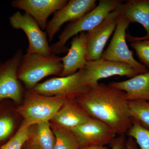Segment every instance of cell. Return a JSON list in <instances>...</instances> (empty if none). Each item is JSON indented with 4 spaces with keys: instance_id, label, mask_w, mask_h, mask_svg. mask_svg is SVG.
<instances>
[{
    "instance_id": "obj_1",
    "label": "cell",
    "mask_w": 149,
    "mask_h": 149,
    "mask_svg": "<svg viewBox=\"0 0 149 149\" xmlns=\"http://www.w3.org/2000/svg\"><path fill=\"white\" fill-rule=\"evenodd\" d=\"M75 100L91 117L117 135H125L132 125L125 93L117 88L99 83Z\"/></svg>"
},
{
    "instance_id": "obj_2",
    "label": "cell",
    "mask_w": 149,
    "mask_h": 149,
    "mask_svg": "<svg viewBox=\"0 0 149 149\" xmlns=\"http://www.w3.org/2000/svg\"><path fill=\"white\" fill-rule=\"evenodd\" d=\"M123 2L121 0H100L94 9L65 26L59 36L58 41L50 45L52 54L58 55L68 52L69 48L66 44L71 37L94 29Z\"/></svg>"
},
{
    "instance_id": "obj_3",
    "label": "cell",
    "mask_w": 149,
    "mask_h": 149,
    "mask_svg": "<svg viewBox=\"0 0 149 149\" xmlns=\"http://www.w3.org/2000/svg\"><path fill=\"white\" fill-rule=\"evenodd\" d=\"M63 70L62 57L52 54L45 56L39 54L24 55L17 71L19 80L29 90L38 83L52 75L60 76Z\"/></svg>"
},
{
    "instance_id": "obj_4",
    "label": "cell",
    "mask_w": 149,
    "mask_h": 149,
    "mask_svg": "<svg viewBox=\"0 0 149 149\" xmlns=\"http://www.w3.org/2000/svg\"><path fill=\"white\" fill-rule=\"evenodd\" d=\"M68 100L64 96L42 95L32 89L26 93L24 103L16 111L24 118L23 124L29 127L37 123L49 122Z\"/></svg>"
},
{
    "instance_id": "obj_5",
    "label": "cell",
    "mask_w": 149,
    "mask_h": 149,
    "mask_svg": "<svg viewBox=\"0 0 149 149\" xmlns=\"http://www.w3.org/2000/svg\"><path fill=\"white\" fill-rule=\"evenodd\" d=\"M89 88L81 69L69 76L54 77L38 83L32 90L42 95L64 96L68 100H72L77 98Z\"/></svg>"
},
{
    "instance_id": "obj_6",
    "label": "cell",
    "mask_w": 149,
    "mask_h": 149,
    "mask_svg": "<svg viewBox=\"0 0 149 149\" xmlns=\"http://www.w3.org/2000/svg\"><path fill=\"white\" fill-rule=\"evenodd\" d=\"M130 23L120 14L112 38L107 49L103 53L101 58L127 63L133 67L139 74L146 73L149 71L148 69L135 59L133 52L129 49L126 43V31Z\"/></svg>"
},
{
    "instance_id": "obj_7",
    "label": "cell",
    "mask_w": 149,
    "mask_h": 149,
    "mask_svg": "<svg viewBox=\"0 0 149 149\" xmlns=\"http://www.w3.org/2000/svg\"><path fill=\"white\" fill-rule=\"evenodd\" d=\"M9 22L13 28L22 29L27 35L29 42L27 54H39L45 56L52 54L47 33L43 31L32 17L25 13L22 14L17 11L10 17Z\"/></svg>"
},
{
    "instance_id": "obj_8",
    "label": "cell",
    "mask_w": 149,
    "mask_h": 149,
    "mask_svg": "<svg viewBox=\"0 0 149 149\" xmlns=\"http://www.w3.org/2000/svg\"><path fill=\"white\" fill-rule=\"evenodd\" d=\"M83 77L89 88L98 84L99 80L118 75L130 78L139 74L136 69L127 63L101 58L87 61L82 69Z\"/></svg>"
},
{
    "instance_id": "obj_9",
    "label": "cell",
    "mask_w": 149,
    "mask_h": 149,
    "mask_svg": "<svg viewBox=\"0 0 149 149\" xmlns=\"http://www.w3.org/2000/svg\"><path fill=\"white\" fill-rule=\"evenodd\" d=\"M23 55L19 49L4 62L0 60V101L10 100L19 103L22 98V89L17 77V71Z\"/></svg>"
},
{
    "instance_id": "obj_10",
    "label": "cell",
    "mask_w": 149,
    "mask_h": 149,
    "mask_svg": "<svg viewBox=\"0 0 149 149\" xmlns=\"http://www.w3.org/2000/svg\"><path fill=\"white\" fill-rule=\"evenodd\" d=\"M120 14V10L117 8L110 13L100 24L86 33L87 61L101 58L104 48L115 30L118 19Z\"/></svg>"
},
{
    "instance_id": "obj_11",
    "label": "cell",
    "mask_w": 149,
    "mask_h": 149,
    "mask_svg": "<svg viewBox=\"0 0 149 149\" xmlns=\"http://www.w3.org/2000/svg\"><path fill=\"white\" fill-rule=\"evenodd\" d=\"M70 130L77 139L80 148L110 145L116 135L105 123L93 118Z\"/></svg>"
},
{
    "instance_id": "obj_12",
    "label": "cell",
    "mask_w": 149,
    "mask_h": 149,
    "mask_svg": "<svg viewBox=\"0 0 149 149\" xmlns=\"http://www.w3.org/2000/svg\"><path fill=\"white\" fill-rule=\"evenodd\" d=\"M96 0H70L66 5L54 13L53 18L48 22L46 33L50 42L59 31L62 25L67 22L78 19L97 6Z\"/></svg>"
},
{
    "instance_id": "obj_13",
    "label": "cell",
    "mask_w": 149,
    "mask_h": 149,
    "mask_svg": "<svg viewBox=\"0 0 149 149\" xmlns=\"http://www.w3.org/2000/svg\"><path fill=\"white\" fill-rule=\"evenodd\" d=\"M68 2L67 0H14L11 5L24 11L44 30L46 29L49 17L63 8Z\"/></svg>"
},
{
    "instance_id": "obj_14",
    "label": "cell",
    "mask_w": 149,
    "mask_h": 149,
    "mask_svg": "<svg viewBox=\"0 0 149 149\" xmlns=\"http://www.w3.org/2000/svg\"><path fill=\"white\" fill-rule=\"evenodd\" d=\"M86 39L85 32H80L72 38L68 54L62 57L63 70L60 77L69 76L84 68L87 61Z\"/></svg>"
},
{
    "instance_id": "obj_15",
    "label": "cell",
    "mask_w": 149,
    "mask_h": 149,
    "mask_svg": "<svg viewBox=\"0 0 149 149\" xmlns=\"http://www.w3.org/2000/svg\"><path fill=\"white\" fill-rule=\"evenodd\" d=\"M75 99L68 100L52 120L56 126L70 130L86 123L91 118Z\"/></svg>"
},
{
    "instance_id": "obj_16",
    "label": "cell",
    "mask_w": 149,
    "mask_h": 149,
    "mask_svg": "<svg viewBox=\"0 0 149 149\" xmlns=\"http://www.w3.org/2000/svg\"><path fill=\"white\" fill-rule=\"evenodd\" d=\"M117 8L121 15L132 22H137L146 29V34L136 40H149V0H128L118 6Z\"/></svg>"
},
{
    "instance_id": "obj_17",
    "label": "cell",
    "mask_w": 149,
    "mask_h": 149,
    "mask_svg": "<svg viewBox=\"0 0 149 149\" xmlns=\"http://www.w3.org/2000/svg\"><path fill=\"white\" fill-rule=\"evenodd\" d=\"M109 85L125 92L128 101L149 102V71L138 74L128 80L113 82Z\"/></svg>"
},
{
    "instance_id": "obj_18",
    "label": "cell",
    "mask_w": 149,
    "mask_h": 149,
    "mask_svg": "<svg viewBox=\"0 0 149 149\" xmlns=\"http://www.w3.org/2000/svg\"><path fill=\"white\" fill-rule=\"evenodd\" d=\"M50 126L47 122L30 126L29 139L42 149H54L56 138Z\"/></svg>"
},
{
    "instance_id": "obj_19",
    "label": "cell",
    "mask_w": 149,
    "mask_h": 149,
    "mask_svg": "<svg viewBox=\"0 0 149 149\" xmlns=\"http://www.w3.org/2000/svg\"><path fill=\"white\" fill-rule=\"evenodd\" d=\"M128 106L132 120L139 123L144 128L149 130V102L128 101Z\"/></svg>"
},
{
    "instance_id": "obj_20",
    "label": "cell",
    "mask_w": 149,
    "mask_h": 149,
    "mask_svg": "<svg viewBox=\"0 0 149 149\" xmlns=\"http://www.w3.org/2000/svg\"><path fill=\"white\" fill-rule=\"evenodd\" d=\"M52 131L56 138L54 149H79L80 148L77 139L70 130L56 125Z\"/></svg>"
},
{
    "instance_id": "obj_21",
    "label": "cell",
    "mask_w": 149,
    "mask_h": 149,
    "mask_svg": "<svg viewBox=\"0 0 149 149\" xmlns=\"http://www.w3.org/2000/svg\"><path fill=\"white\" fill-rule=\"evenodd\" d=\"M126 134L135 140L140 149H149V130L139 123L132 120V125Z\"/></svg>"
},
{
    "instance_id": "obj_22",
    "label": "cell",
    "mask_w": 149,
    "mask_h": 149,
    "mask_svg": "<svg viewBox=\"0 0 149 149\" xmlns=\"http://www.w3.org/2000/svg\"><path fill=\"white\" fill-rule=\"evenodd\" d=\"M126 39L131 42L130 45L136 51L140 63L149 69V40H136L133 36L127 34Z\"/></svg>"
},
{
    "instance_id": "obj_23",
    "label": "cell",
    "mask_w": 149,
    "mask_h": 149,
    "mask_svg": "<svg viewBox=\"0 0 149 149\" xmlns=\"http://www.w3.org/2000/svg\"><path fill=\"white\" fill-rule=\"evenodd\" d=\"M29 127L25 126L22 123L15 134L1 146V149H22L29 139Z\"/></svg>"
},
{
    "instance_id": "obj_24",
    "label": "cell",
    "mask_w": 149,
    "mask_h": 149,
    "mask_svg": "<svg viewBox=\"0 0 149 149\" xmlns=\"http://www.w3.org/2000/svg\"><path fill=\"white\" fill-rule=\"evenodd\" d=\"M15 120L10 113L0 112V142L10 137L14 130Z\"/></svg>"
},
{
    "instance_id": "obj_25",
    "label": "cell",
    "mask_w": 149,
    "mask_h": 149,
    "mask_svg": "<svg viewBox=\"0 0 149 149\" xmlns=\"http://www.w3.org/2000/svg\"><path fill=\"white\" fill-rule=\"evenodd\" d=\"M126 140L125 135H119L110 144L111 149H125Z\"/></svg>"
},
{
    "instance_id": "obj_26",
    "label": "cell",
    "mask_w": 149,
    "mask_h": 149,
    "mask_svg": "<svg viewBox=\"0 0 149 149\" xmlns=\"http://www.w3.org/2000/svg\"><path fill=\"white\" fill-rule=\"evenodd\" d=\"M125 149H138L136 141L133 138L129 137L126 140Z\"/></svg>"
},
{
    "instance_id": "obj_27",
    "label": "cell",
    "mask_w": 149,
    "mask_h": 149,
    "mask_svg": "<svg viewBox=\"0 0 149 149\" xmlns=\"http://www.w3.org/2000/svg\"><path fill=\"white\" fill-rule=\"evenodd\" d=\"M23 148L24 149H42L37 144L32 142L29 139L24 144Z\"/></svg>"
},
{
    "instance_id": "obj_28",
    "label": "cell",
    "mask_w": 149,
    "mask_h": 149,
    "mask_svg": "<svg viewBox=\"0 0 149 149\" xmlns=\"http://www.w3.org/2000/svg\"><path fill=\"white\" fill-rule=\"evenodd\" d=\"M79 149H109L106 146H92L82 147Z\"/></svg>"
},
{
    "instance_id": "obj_29",
    "label": "cell",
    "mask_w": 149,
    "mask_h": 149,
    "mask_svg": "<svg viewBox=\"0 0 149 149\" xmlns=\"http://www.w3.org/2000/svg\"><path fill=\"white\" fill-rule=\"evenodd\" d=\"M0 149H1V146H0Z\"/></svg>"
}]
</instances>
